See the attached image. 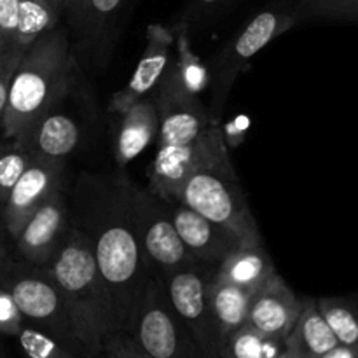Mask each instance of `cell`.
Returning <instances> with one entry per match:
<instances>
[{
    "label": "cell",
    "mask_w": 358,
    "mask_h": 358,
    "mask_svg": "<svg viewBox=\"0 0 358 358\" xmlns=\"http://www.w3.org/2000/svg\"><path fill=\"white\" fill-rule=\"evenodd\" d=\"M76 199L83 219L77 227L90 238L121 332L128 327L143 285L152 275L129 222L121 177L112 182L86 178Z\"/></svg>",
    "instance_id": "cell-1"
},
{
    "label": "cell",
    "mask_w": 358,
    "mask_h": 358,
    "mask_svg": "<svg viewBox=\"0 0 358 358\" xmlns=\"http://www.w3.org/2000/svg\"><path fill=\"white\" fill-rule=\"evenodd\" d=\"M42 269L58 287L86 355L103 352L119 327L87 234L70 222L62 247Z\"/></svg>",
    "instance_id": "cell-2"
},
{
    "label": "cell",
    "mask_w": 358,
    "mask_h": 358,
    "mask_svg": "<svg viewBox=\"0 0 358 358\" xmlns=\"http://www.w3.org/2000/svg\"><path fill=\"white\" fill-rule=\"evenodd\" d=\"M73 80L69 38L51 30L21 55L13 73L0 133L7 140L23 136L38 119L55 110Z\"/></svg>",
    "instance_id": "cell-3"
},
{
    "label": "cell",
    "mask_w": 358,
    "mask_h": 358,
    "mask_svg": "<svg viewBox=\"0 0 358 358\" xmlns=\"http://www.w3.org/2000/svg\"><path fill=\"white\" fill-rule=\"evenodd\" d=\"M177 201L220 224L250 243H261L257 222L243 194L229 154L220 156L187 178Z\"/></svg>",
    "instance_id": "cell-4"
},
{
    "label": "cell",
    "mask_w": 358,
    "mask_h": 358,
    "mask_svg": "<svg viewBox=\"0 0 358 358\" xmlns=\"http://www.w3.org/2000/svg\"><path fill=\"white\" fill-rule=\"evenodd\" d=\"M0 287L13 296L27 324L48 334L73 355H86L65 301L44 269L28 262H7L0 271Z\"/></svg>",
    "instance_id": "cell-5"
},
{
    "label": "cell",
    "mask_w": 358,
    "mask_h": 358,
    "mask_svg": "<svg viewBox=\"0 0 358 358\" xmlns=\"http://www.w3.org/2000/svg\"><path fill=\"white\" fill-rule=\"evenodd\" d=\"M121 180L129 222L150 273L164 276L178 269L201 264L182 243L171 220L168 201L154 194L150 189L133 184L126 177H121Z\"/></svg>",
    "instance_id": "cell-6"
},
{
    "label": "cell",
    "mask_w": 358,
    "mask_h": 358,
    "mask_svg": "<svg viewBox=\"0 0 358 358\" xmlns=\"http://www.w3.org/2000/svg\"><path fill=\"white\" fill-rule=\"evenodd\" d=\"M122 332L150 358H205L171 310L157 275H150L145 282L128 327Z\"/></svg>",
    "instance_id": "cell-7"
},
{
    "label": "cell",
    "mask_w": 358,
    "mask_h": 358,
    "mask_svg": "<svg viewBox=\"0 0 358 358\" xmlns=\"http://www.w3.org/2000/svg\"><path fill=\"white\" fill-rule=\"evenodd\" d=\"M215 268L198 264L159 276L171 310L192 336L205 358H220L222 341L210 303Z\"/></svg>",
    "instance_id": "cell-8"
},
{
    "label": "cell",
    "mask_w": 358,
    "mask_h": 358,
    "mask_svg": "<svg viewBox=\"0 0 358 358\" xmlns=\"http://www.w3.org/2000/svg\"><path fill=\"white\" fill-rule=\"evenodd\" d=\"M292 16L280 14L276 10H264L257 14L250 23H247L243 30L238 31L236 37L217 55L212 65V105L208 108L213 121L219 122L224 101L248 62L257 52H261L273 38L292 27Z\"/></svg>",
    "instance_id": "cell-9"
},
{
    "label": "cell",
    "mask_w": 358,
    "mask_h": 358,
    "mask_svg": "<svg viewBox=\"0 0 358 358\" xmlns=\"http://www.w3.org/2000/svg\"><path fill=\"white\" fill-rule=\"evenodd\" d=\"M150 96L159 117L157 147L192 142L215 122L208 108L185 84L178 65L168 66Z\"/></svg>",
    "instance_id": "cell-10"
},
{
    "label": "cell",
    "mask_w": 358,
    "mask_h": 358,
    "mask_svg": "<svg viewBox=\"0 0 358 358\" xmlns=\"http://www.w3.org/2000/svg\"><path fill=\"white\" fill-rule=\"evenodd\" d=\"M226 154L229 152L219 122L210 124L189 143L157 147L149 189L164 201H177L178 192L191 175Z\"/></svg>",
    "instance_id": "cell-11"
},
{
    "label": "cell",
    "mask_w": 358,
    "mask_h": 358,
    "mask_svg": "<svg viewBox=\"0 0 358 358\" xmlns=\"http://www.w3.org/2000/svg\"><path fill=\"white\" fill-rule=\"evenodd\" d=\"M65 161L30 157V163L14 184L2 213L9 236L16 238L31 215L55 194L62 192Z\"/></svg>",
    "instance_id": "cell-12"
},
{
    "label": "cell",
    "mask_w": 358,
    "mask_h": 358,
    "mask_svg": "<svg viewBox=\"0 0 358 358\" xmlns=\"http://www.w3.org/2000/svg\"><path fill=\"white\" fill-rule=\"evenodd\" d=\"M168 208L182 243L201 264L217 268L226 255L245 243L233 231L206 219L182 201H168Z\"/></svg>",
    "instance_id": "cell-13"
},
{
    "label": "cell",
    "mask_w": 358,
    "mask_h": 358,
    "mask_svg": "<svg viewBox=\"0 0 358 358\" xmlns=\"http://www.w3.org/2000/svg\"><path fill=\"white\" fill-rule=\"evenodd\" d=\"M70 227V208L62 192L49 198L28 219L21 233L14 238L24 262L44 268L56 255Z\"/></svg>",
    "instance_id": "cell-14"
},
{
    "label": "cell",
    "mask_w": 358,
    "mask_h": 358,
    "mask_svg": "<svg viewBox=\"0 0 358 358\" xmlns=\"http://www.w3.org/2000/svg\"><path fill=\"white\" fill-rule=\"evenodd\" d=\"M303 303L285 280L275 273L252 294L247 324L262 334L285 341L303 310Z\"/></svg>",
    "instance_id": "cell-15"
},
{
    "label": "cell",
    "mask_w": 358,
    "mask_h": 358,
    "mask_svg": "<svg viewBox=\"0 0 358 358\" xmlns=\"http://www.w3.org/2000/svg\"><path fill=\"white\" fill-rule=\"evenodd\" d=\"M171 49V35L161 27H150L147 31V45L133 72L129 83L112 96L110 110L122 114L129 105L150 96L168 70Z\"/></svg>",
    "instance_id": "cell-16"
},
{
    "label": "cell",
    "mask_w": 358,
    "mask_h": 358,
    "mask_svg": "<svg viewBox=\"0 0 358 358\" xmlns=\"http://www.w3.org/2000/svg\"><path fill=\"white\" fill-rule=\"evenodd\" d=\"M34 157L65 161L80 142L77 122L62 112L51 110L16 140Z\"/></svg>",
    "instance_id": "cell-17"
},
{
    "label": "cell",
    "mask_w": 358,
    "mask_h": 358,
    "mask_svg": "<svg viewBox=\"0 0 358 358\" xmlns=\"http://www.w3.org/2000/svg\"><path fill=\"white\" fill-rule=\"evenodd\" d=\"M121 115L114 156L117 166L124 168L150 143L156 142L159 133V117L152 96L135 101Z\"/></svg>",
    "instance_id": "cell-18"
},
{
    "label": "cell",
    "mask_w": 358,
    "mask_h": 358,
    "mask_svg": "<svg viewBox=\"0 0 358 358\" xmlns=\"http://www.w3.org/2000/svg\"><path fill=\"white\" fill-rule=\"evenodd\" d=\"M338 345V338L322 315L317 301H304L303 310L285 339L287 358H320Z\"/></svg>",
    "instance_id": "cell-19"
},
{
    "label": "cell",
    "mask_w": 358,
    "mask_h": 358,
    "mask_svg": "<svg viewBox=\"0 0 358 358\" xmlns=\"http://www.w3.org/2000/svg\"><path fill=\"white\" fill-rule=\"evenodd\" d=\"M276 269L271 257L261 243H241L215 268V278L233 283L254 294L266 280L275 275Z\"/></svg>",
    "instance_id": "cell-20"
},
{
    "label": "cell",
    "mask_w": 358,
    "mask_h": 358,
    "mask_svg": "<svg viewBox=\"0 0 358 358\" xmlns=\"http://www.w3.org/2000/svg\"><path fill=\"white\" fill-rule=\"evenodd\" d=\"M250 299L252 292L233 285V283L220 282L213 276L212 289H210V303H212L213 320H215L222 346L231 332L238 331L247 324Z\"/></svg>",
    "instance_id": "cell-21"
},
{
    "label": "cell",
    "mask_w": 358,
    "mask_h": 358,
    "mask_svg": "<svg viewBox=\"0 0 358 358\" xmlns=\"http://www.w3.org/2000/svg\"><path fill=\"white\" fill-rule=\"evenodd\" d=\"M220 358H287L285 341L245 324L227 336Z\"/></svg>",
    "instance_id": "cell-22"
},
{
    "label": "cell",
    "mask_w": 358,
    "mask_h": 358,
    "mask_svg": "<svg viewBox=\"0 0 358 358\" xmlns=\"http://www.w3.org/2000/svg\"><path fill=\"white\" fill-rule=\"evenodd\" d=\"M56 14L45 0H20L13 49L24 52L38 37L55 30Z\"/></svg>",
    "instance_id": "cell-23"
},
{
    "label": "cell",
    "mask_w": 358,
    "mask_h": 358,
    "mask_svg": "<svg viewBox=\"0 0 358 358\" xmlns=\"http://www.w3.org/2000/svg\"><path fill=\"white\" fill-rule=\"evenodd\" d=\"M318 308L331 325L339 345L358 348V299L353 297H324Z\"/></svg>",
    "instance_id": "cell-24"
},
{
    "label": "cell",
    "mask_w": 358,
    "mask_h": 358,
    "mask_svg": "<svg viewBox=\"0 0 358 358\" xmlns=\"http://www.w3.org/2000/svg\"><path fill=\"white\" fill-rule=\"evenodd\" d=\"M122 2L124 0H90L87 3L86 20H84V23L87 24L86 48L90 49L93 59L100 55H105L103 51H107L108 24Z\"/></svg>",
    "instance_id": "cell-25"
},
{
    "label": "cell",
    "mask_w": 358,
    "mask_h": 358,
    "mask_svg": "<svg viewBox=\"0 0 358 358\" xmlns=\"http://www.w3.org/2000/svg\"><path fill=\"white\" fill-rule=\"evenodd\" d=\"M30 157V152L16 140H0V212Z\"/></svg>",
    "instance_id": "cell-26"
},
{
    "label": "cell",
    "mask_w": 358,
    "mask_h": 358,
    "mask_svg": "<svg viewBox=\"0 0 358 358\" xmlns=\"http://www.w3.org/2000/svg\"><path fill=\"white\" fill-rule=\"evenodd\" d=\"M16 338L27 358H79L30 324H24Z\"/></svg>",
    "instance_id": "cell-27"
},
{
    "label": "cell",
    "mask_w": 358,
    "mask_h": 358,
    "mask_svg": "<svg viewBox=\"0 0 358 358\" xmlns=\"http://www.w3.org/2000/svg\"><path fill=\"white\" fill-rule=\"evenodd\" d=\"M304 10L310 16L358 23V0H306Z\"/></svg>",
    "instance_id": "cell-28"
},
{
    "label": "cell",
    "mask_w": 358,
    "mask_h": 358,
    "mask_svg": "<svg viewBox=\"0 0 358 358\" xmlns=\"http://www.w3.org/2000/svg\"><path fill=\"white\" fill-rule=\"evenodd\" d=\"M24 324L27 322L17 310L13 296L3 287H0V334L16 336Z\"/></svg>",
    "instance_id": "cell-29"
},
{
    "label": "cell",
    "mask_w": 358,
    "mask_h": 358,
    "mask_svg": "<svg viewBox=\"0 0 358 358\" xmlns=\"http://www.w3.org/2000/svg\"><path fill=\"white\" fill-rule=\"evenodd\" d=\"M103 352H107L108 358H150L122 331L115 332L114 336H110L107 339V343L103 346Z\"/></svg>",
    "instance_id": "cell-30"
},
{
    "label": "cell",
    "mask_w": 358,
    "mask_h": 358,
    "mask_svg": "<svg viewBox=\"0 0 358 358\" xmlns=\"http://www.w3.org/2000/svg\"><path fill=\"white\" fill-rule=\"evenodd\" d=\"M21 55H23L21 51L10 49V51L6 55V58L0 62V126H2V117H3V112H6L10 79H13V73L14 70H16V65L17 62H20Z\"/></svg>",
    "instance_id": "cell-31"
},
{
    "label": "cell",
    "mask_w": 358,
    "mask_h": 358,
    "mask_svg": "<svg viewBox=\"0 0 358 358\" xmlns=\"http://www.w3.org/2000/svg\"><path fill=\"white\" fill-rule=\"evenodd\" d=\"M17 9H20V0H0V35L6 38L10 48L17 24Z\"/></svg>",
    "instance_id": "cell-32"
},
{
    "label": "cell",
    "mask_w": 358,
    "mask_h": 358,
    "mask_svg": "<svg viewBox=\"0 0 358 358\" xmlns=\"http://www.w3.org/2000/svg\"><path fill=\"white\" fill-rule=\"evenodd\" d=\"M320 358H358V348H355V346L338 345Z\"/></svg>",
    "instance_id": "cell-33"
},
{
    "label": "cell",
    "mask_w": 358,
    "mask_h": 358,
    "mask_svg": "<svg viewBox=\"0 0 358 358\" xmlns=\"http://www.w3.org/2000/svg\"><path fill=\"white\" fill-rule=\"evenodd\" d=\"M66 3H69V6L72 7V10H73V13H76L77 21H79V23L83 24L84 20H86L87 3H90V0H66Z\"/></svg>",
    "instance_id": "cell-34"
},
{
    "label": "cell",
    "mask_w": 358,
    "mask_h": 358,
    "mask_svg": "<svg viewBox=\"0 0 358 358\" xmlns=\"http://www.w3.org/2000/svg\"><path fill=\"white\" fill-rule=\"evenodd\" d=\"M10 49H13V48H10V45L6 42V38H3L2 35H0V62H2V59L6 58V55L10 51Z\"/></svg>",
    "instance_id": "cell-35"
},
{
    "label": "cell",
    "mask_w": 358,
    "mask_h": 358,
    "mask_svg": "<svg viewBox=\"0 0 358 358\" xmlns=\"http://www.w3.org/2000/svg\"><path fill=\"white\" fill-rule=\"evenodd\" d=\"M6 264H7L6 247H3V241H2V238H0V271H2V269L6 268Z\"/></svg>",
    "instance_id": "cell-36"
},
{
    "label": "cell",
    "mask_w": 358,
    "mask_h": 358,
    "mask_svg": "<svg viewBox=\"0 0 358 358\" xmlns=\"http://www.w3.org/2000/svg\"><path fill=\"white\" fill-rule=\"evenodd\" d=\"M45 2H48L49 6H51L52 9H55L56 13H58V10L62 9L63 6H65V2H66V0H45Z\"/></svg>",
    "instance_id": "cell-37"
},
{
    "label": "cell",
    "mask_w": 358,
    "mask_h": 358,
    "mask_svg": "<svg viewBox=\"0 0 358 358\" xmlns=\"http://www.w3.org/2000/svg\"><path fill=\"white\" fill-rule=\"evenodd\" d=\"M199 2L201 3H217V2H220V0H199Z\"/></svg>",
    "instance_id": "cell-38"
}]
</instances>
